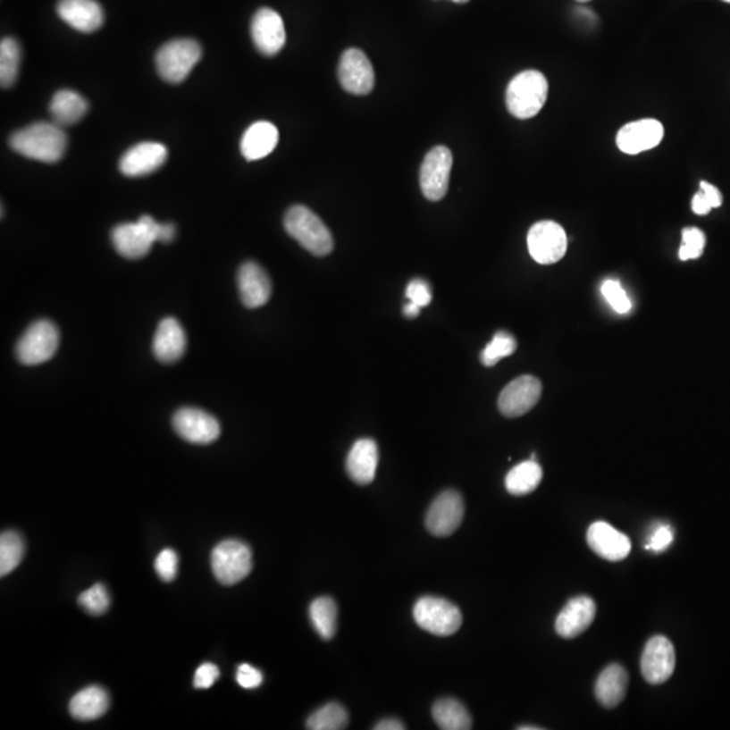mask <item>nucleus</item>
<instances>
[{
    "label": "nucleus",
    "instance_id": "f257e3e1",
    "mask_svg": "<svg viewBox=\"0 0 730 730\" xmlns=\"http://www.w3.org/2000/svg\"><path fill=\"white\" fill-rule=\"evenodd\" d=\"M13 150L28 159L57 163L68 147L64 129L55 122H36L15 131L9 139Z\"/></svg>",
    "mask_w": 730,
    "mask_h": 730
},
{
    "label": "nucleus",
    "instance_id": "f03ea898",
    "mask_svg": "<svg viewBox=\"0 0 730 730\" xmlns=\"http://www.w3.org/2000/svg\"><path fill=\"white\" fill-rule=\"evenodd\" d=\"M176 236L173 223L155 222L149 215H142L137 222L121 223L112 234L115 249L123 257L136 260L145 257L155 242L172 241Z\"/></svg>",
    "mask_w": 730,
    "mask_h": 730
},
{
    "label": "nucleus",
    "instance_id": "7ed1b4c3",
    "mask_svg": "<svg viewBox=\"0 0 730 730\" xmlns=\"http://www.w3.org/2000/svg\"><path fill=\"white\" fill-rule=\"evenodd\" d=\"M284 229L306 250L318 257L333 252L334 239L328 226L305 206H292L284 215Z\"/></svg>",
    "mask_w": 730,
    "mask_h": 730
},
{
    "label": "nucleus",
    "instance_id": "20e7f679",
    "mask_svg": "<svg viewBox=\"0 0 730 730\" xmlns=\"http://www.w3.org/2000/svg\"><path fill=\"white\" fill-rule=\"evenodd\" d=\"M548 81L539 71H524L508 84L506 105L519 120H529L541 112L547 102Z\"/></svg>",
    "mask_w": 730,
    "mask_h": 730
},
{
    "label": "nucleus",
    "instance_id": "39448f33",
    "mask_svg": "<svg viewBox=\"0 0 730 730\" xmlns=\"http://www.w3.org/2000/svg\"><path fill=\"white\" fill-rule=\"evenodd\" d=\"M202 59V46L191 38H178L167 42L155 55V67L167 83L179 84L186 80L192 68Z\"/></svg>",
    "mask_w": 730,
    "mask_h": 730
},
{
    "label": "nucleus",
    "instance_id": "423d86ee",
    "mask_svg": "<svg viewBox=\"0 0 730 730\" xmlns=\"http://www.w3.org/2000/svg\"><path fill=\"white\" fill-rule=\"evenodd\" d=\"M413 616L421 629L440 637L452 636L463 624L460 608L444 598H421L414 606Z\"/></svg>",
    "mask_w": 730,
    "mask_h": 730
},
{
    "label": "nucleus",
    "instance_id": "0eeeda50",
    "mask_svg": "<svg viewBox=\"0 0 730 730\" xmlns=\"http://www.w3.org/2000/svg\"><path fill=\"white\" fill-rule=\"evenodd\" d=\"M252 550L239 540H226L212 553V568L220 583L233 586L244 581L252 571Z\"/></svg>",
    "mask_w": 730,
    "mask_h": 730
},
{
    "label": "nucleus",
    "instance_id": "6e6552de",
    "mask_svg": "<svg viewBox=\"0 0 730 730\" xmlns=\"http://www.w3.org/2000/svg\"><path fill=\"white\" fill-rule=\"evenodd\" d=\"M60 333L57 326L47 320L36 321L29 326L17 344V358L25 365H38L54 357L59 349Z\"/></svg>",
    "mask_w": 730,
    "mask_h": 730
},
{
    "label": "nucleus",
    "instance_id": "1a4fd4ad",
    "mask_svg": "<svg viewBox=\"0 0 730 730\" xmlns=\"http://www.w3.org/2000/svg\"><path fill=\"white\" fill-rule=\"evenodd\" d=\"M452 165V152L442 145L434 147L425 155L421 167L420 183L426 199L437 202L447 195Z\"/></svg>",
    "mask_w": 730,
    "mask_h": 730
},
{
    "label": "nucleus",
    "instance_id": "9d476101",
    "mask_svg": "<svg viewBox=\"0 0 730 730\" xmlns=\"http://www.w3.org/2000/svg\"><path fill=\"white\" fill-rule=\"evenodd\" d=\"M528 248L532 257L540 264H555L566 252V231L553 221L534 223L528 233Z\"/></svg>",
    "mask_w": 730,
    "mask_h": 730
},
{
    "label": "nucleus",
    "instance_id": "9b49d317",
    "mask_svg": "<svg viewBox=\"0 0 730 730\" xmlns=\"http://www.w3.org/2000/svg\"><path fill=\"white\" fill-rule=\"evenodd\" d=\"M337 75L342 88L349 94L367 95L375 86V71L370 59L356 47L342 54Z\"/></svg>",
    "mask_w": 730,
    "mask_h": 730
},
{
    "label": "nucleus",
    "instance_id": "f8f14e48",
    "mask_svg": "<svg viewBox=\"0 0 730 730\" xmlns=\"http://www.w3.org/2000/svg\"><path fill=\"white\" fill-rule=\"evenodd\" d=\"M464 499L457 491L448 490L440 494L426 513L425 524L433 536L448 537L463 523Z\"/></svg>",
    "mask_w": 730,
    "mask_h": 730
},
{
    "label": "nucleus",
    "instance_id": "ddd939ff",
    "mask_svg": "<svg viewBox=\"0 0 730 730\" xmlns=\"http://www.w3.org/2000/svg\"><path fill=\"white\" fill-rule=\"evenodd\" d=\"M172 424L176 433L191 444H212L221 434L217 418L200 408H180L173 415Z\"/></svg>",
    "mask_w": 730,
    "mask_h": 730
},
{
    "label": "nucleus",
    "instance_id": "4468645a",
    "mask_svg": "<svg viewBox=\"0 0 730 730\" xmlns=\"http://www.w3.org/2000/svg\"><path fill=\"white\" fill-rule=\"evenodd\" d=\"M541 392L539 379L532 375L519 376L500 392L498 407L508 418L524 415L539 403Z\"/></svg>",
    "mask_w": 730,
    "mask_h": 730
},
{
    "label": "nucleus",
    "instance_id": "2eb2a0df",
    "mask_svg": "<svg viewBox=\"0 0 730 730\" xmlns=\"http://www.w3.org/2000/svg\"><path fill=\"white\" fill-rule=\"evenodd\" d=\"M640 666L642 676L648 684H661L668 681L676 666L674 645L667 637H652L645 644Z\"/></svg>",
    "mask_w": 730,
    "mask_h": 730
},
{
    "label": "nucleus",
    "instance_id": "dca6fc26",
    "mask_svg": "<svg viewBox=\"0 0 730 730\" xmlns=\"http://www.w3.org/2000/svg\"><path fill=\"white\" fill-rule=\"evenodd\" d=\"M250 33L253 44L264 56H275L286 44L283 20L278 13L265 7L253 15Z\"/></svg>",
    "mask_w": 730,
    "mask_h": 730
},
{
    "label": "nucleus",
    "instance_id": "f3484780",
    "mask_svg": "<svg viewBox=\"0 0 730 730\" xmlns=\"http://www.w3.org/2000/svg\"><path fill=\"white\" fill-rule=\"evenodd\" d=\"M168 159V149L159 142H141L131 147L121 157L120 171L129 178L149 175L162 168Z\"/></svg>",
    "mask_w": 730,
    "mask_h": 730
},
{
    "label": "nucleus",
    "instance_id": "a211bd4d",
    "mask_svg": "<svg viewBox=\"0 0 730 730\" xmlns=\"http://www.w3.org/2000/svg\"><path fill=\"white\" fill-rule=\"evenodd\" d=\"M597 606L587 595L572 598L556 618L555 628L563 639H575L594 622Z\"/></svg>",
    "mask_w": 730,
    "mask_h": 730
},
{
    "label": "nucleus",
    "instance_id": "6ab92c4d",
    "mask_svg": "<svg viewBox=\"0 0 730 730\" xmlns=\"http://www.w3.org/2000/svg\"><path fill=\"white\" fill-rule=\"evenodd\" d=\"M664 128L659 121L642 120L625 125L617 134V145L626 155H639L660 144Z\"/></svg>",
    "mask_w": 730,
    "mask_h": 730
},
{
    "label": "nucleus",
    "instance_id": "aec40b11",
    "mask_svg": "<svg viewBox=\"0 0 730 730\" xmlns=\"http://www.w3.org/2000/svg\"><path fill=\"white\" fill-rule=\"evenodd\" d=\"M587 542L598 556L608 561L624 560L628 558L632 550L629 537L603 521H598L590 526Z\"/></svg>",
    "mask_w": 730,
    "mask_h": 730
},
{
    "label": "nucleus",
    "instance_id": "412c9836",
    "mask_svg": "<svg viewBox=\"0 0 730 730\" xmlns=\"http://www.w3.org/2000/svg\"><path fill=\"white\" fill-rule=\"evenodd\" d=\"M239 297L248 308H257L270 300L273 286L267 275L257 263L248 262L241 265L237 275Z\"/></svg>",
    "mask_w": 730,
    "mask_h": 730
},
{
    "label": "nucleus",
    "instance_id": "4be33fe9",
    "mask_svg": "<svg viewBox=\"0 0 730 730\" xmlns=\"http://www.w3.org/2000/svg\"><path fill=\"white\" fill-rule=\"evenodd\" d=\"M57 14L81 33H92L105 22V12L96 0H60Z\"/></svg>",
    "mask_w": 730,
    "mask_h": 730
},
{
    "label": "nucleus",
    "instance_id": "5701e85b",
    "mask_svg": "<svg viewBox=\"0 0 730 730\" xmlns=\"http://www.w3.org/2000/svg\"><path fill=\"white\" fill-rule=\"evenodd\" d=\"M378 444L371 439H361L350 448L347 457V473L355 483H373L378 468Z\"/></svg>",
    "mask_w": 730,
    "mask_h": 730
},
{
    "label": "nucleus",
    "instance_id": "b1692460",
    "mask_svg": "<svg viewBox=\"0 0 730 730\" xmlns=\"http://www.w3.org/2000/svg\"><path fill=\"white\" fill-rule=\"evenodd\" d=\"M187 339L184 329L175 318H165L153 337V353L157 360L172 364L186 352Z\"/></svg>",
    "mask_w": 730,
    "mask_h": 730
},
{
    "label": "nucleus",
    "instance_id": "393cba45",
    "mask_svg": "<svg viewBox=\"0 0 730 730\" xmlns=\"http://www.w3.org/2000/svg\"><path fill=\"white\" fill-rule=\"evenodd\" d=\"M279 142V130L267 121L253 123L241 138V153L248 162H256L267 157L275 150Z\"/></svg>",
    "mask_w": 730,
    "mask_h": 730
},
{
    "label": "nucleus",
    "instance_id": "a878e982",
    "mask_svg": "<svg viewBox=\"0 0 730 730\" xmlns=\"http://www.w3.org/2000/svg\"><path fill=\"white\" fill-rule=\"evenodd\" d=\"M628 672L621 664L606 667L595 684V697L603 708L613 709L624 701L628 689Z\"/></svg>",
    "mask_w": 730,
    "mask_h": 730
},
{
    "label": "nucleus",
    "instance_id": "bb28decb",
    "mask_svg": "<svg viewBox=\"0 0 730 730\" xmlns=\"http://www.w3.org/2000/svg\"><path fill=\"white\" fill-rule=\"evenodd\" d=\"M49 112L54 122L62 128L73 126L88 112V102L76 91L62 89L50 100Z\"/></svg>",
    "mask_w": 730,
    "mask_h": 730
},
{
    "label": "nucleus",
    "instance_id": "cd10ccee",
    "mask_svg": "<svg viewBox=\"0 0 730 730\" xmlns=\"http://www.w3.org/2000/svg\"><path fill=\"white\" fill-rule=\"evenodd\" d=\"M109 705L110 698L106 690L99 686H89L71 700L70 711L73 718L79 721H91L106 713Z\"/></svg>",
    "mask_w": 730,
    "mask_h": 730
},
{
    "label": "nucleus",
    "instance_id": "c85d7f7f",
    "mask_svg": "<svg viewBox=\"0 0 730 730\" xmlns=\"http://www.w3.org/2000/svg\"><path fill=\"white\" fill-rule=\"evenodd\" d=\"M541 481V466L536 460L531 458V460L519 463L518 466L511 469L510 473L506 475L505 486L511 495L523 497V495L533 492L540 486Z\"/></svg>",
    "mask_w": 730,
    "mask_h": 730
},
{
    "label": "nucleus",
    "instance_id": "c756f323",
    "mask_svg": "<svg viewBox=\"0 0 730 730\" xmlns=\"http://www.w3.org/2000/svg\"><path fill=\"white\" fill-rule=\"evenodd\" d=\"M434 721L440 729L468 730L473 727V718L463 703L453 698L437 701L432 709Z\"/></svg>",
    "mask_w": 730,
    "mask_h": 730
},
{
    "label": "nucleus",
    "instance_id": "7c9ffc66",
    "mask_svg": "<svg viewBox=\"0 0 730 730\" xmlns=\"http://www.w3.org/2000/svg\"><path fill=\"white\" fill-rule=\"evenodd\" d=\"M337 605L331 597L317 598L310 605L311 624L323 640L333 639L337 631Z\"/></svg>",
    "mask_w": 730,
    "mask_h": 730
},
{
    "label": "nucleus",
    "instance_id": "2f4dec72",
    "mask_svg": "<svg viewBox=\"0 0 730 730\" xmlns=\"http://www.w3.org/2000/svg\"><path fill=\"white\" fill-rule=\"evenodd\" d=\"M20 65V44L13 37H6L0 42V84L4 88H9L17 81Z\"/></svg>",
    "mask_w": 730,
    "mask_h": 730
},
{
    "label": "nucleus",
    "instance_id": "473e14b6",
    "mask_svg": "<svg viewBox=\"0 0 730 730\" xmlns=\"http://www.w3.org/2000/svg\"><path fill=\"white\" fill-rule=\"evenodd\" d=\"M348 722L347 710L340 703L331 702L311 714L306 726L311 730H342L348 726Z\"/></svg>",
    "mask_w": 730,
    "mask_h": 730
},
{
    "label": "nucleus",
    "instance_id": "72a5a7b5",
    "mask_svg": "<svg viewBox=\"0 0 730 730\" xmlns=\"http://www.w3.org/2000/svg\"><path fill=\"white\" fill-rule=\"evenodd\" d=\"M25 555V541L17 532H4L0 537V575H9Z\"/></svg>",
    "mask_w": 730,
    "mask_h": 730
},
{
    "label": "nucleus",
    "instance_id": "f704fd0d",
    "mask_svg": "<svg viewBox=\"0 0 730 730\" xmlns=\"http://www.w3.org/2000/svg\"><path fill=\"white\" fill-rule=\"evenodd\" d=\"M516 349V341L508 331H498L481 355L482 363L486 367H494L502 358L513 355Z\"/></svg>",
    "mask_w": 730,
    "mask_h": 730
},
{
    "label": "nucleus",
    "instance_id": "c9c22d12",
    "mask_svg": "<svg viewBox=\"0 0 730 730\" xmlns=\"http://www.w3.org/2000/svg\"><path fill=\"white\" fill-rule=\"evenodd\" d=\"M110 595L106 587L97 583L89 587L86 592H81L79 597V603L84 610L88 611L92 616H102L110 608Z\"/></svg>",
    "mask_w": 730,
    "mask_h": 730
},
{
    "label": "nucleus",
    "instance_id": "e433bc0d",
    "mask_svg": "<svg viewBox=\"0 0 730 730\" xmlns=\"http://www.w3.org/2000/svg\"><path fill=\"white\" fill-rule=\"evenodd\" d=\"M682 239H684V245L679 249V258L682 262L695 260L702 256L706 244L705 233L702 231L697 228H686L682 233Z\"/></svg>",
    "mask_w": 730,
    "mask_h": 730
},
{
    "label": "nucleus",
    "instance_id": "4c0bfd02",
    "mask_svg": "<svg viewBox=\"0 0 730 730\" xmlns=\"http://www.w3.org/2000/svg\"><path fill=\"white\" fill-rule=\"evenodd\" d=\"M603 297L608 300V305L619 313V315H626L632 308V302L629 299L628 294L622 289L619 281H606L602 284Z\"/></svg>",
    "mask_w": 730,
    "mask_h": 730
},
{
    "label": "nucleus",
    "instance_id": "58836bf2",
    "mask_svg": "<svg viewBox=\"0 0 730 730\" xmlns=\"http://www.w3.org/2000/svg\"><path fill=\"white\" fill-rule=\"evenodd\" d=\"M179 558L173 550H164L155 558V568L164 582H172L178 574Z\"/></svg>",
    "mask_w": 730,
    "mask_h": 730
},
{
    "label": "nucleus",
    "instance_id": "ea45409f",
    "mask_svg": "<svg viewBox=\"0 0 730 730\" xmlns=\"http://www.w3.org/2000/svg\"><path fill=\"white\" fill-rule=\"evenodd\" d=\"M672 541H674V532L671 526L667 524H659L648 539L647 550L661 553L671 547Z\"/></svg>",
    "mask_w": 730,
    "mask_h": 730
},
{
    "label": "nucleus",
    "instance_id": "a19ab883",
    "mask_svg": "<svg viewBox=\"0 0 730 730\" xmlns=\"http://www.w3.org/2000/svg\"><path fill=\"white\" fill-rule=\"evenodd\" d=\"M406 298L408 302L425 307L432 302L431 286L424 279H414L406 289Z\"/></svg>",
    "mask_w": 730,
    "mask_h": 730
},
{
    "label": "nucleus",
    "instance_id": "79ce46f5",
    "mask_svg": "<svg viewBox=\"0 0 730 730\" xmlns=\"http://www.w3.org/2000/svg\"><path fill=\"white\" fill-rule=\"evenodd\" d=\"M220 677V668L215 664L205 663L197 669L194 677L195 689H210Z\"/></svg>",
    "mask_w": 730,
    "mask_h": 730
},
{
    "label": "nucleus",
    "instance_id": "37998d69",
    "mask_svg": "<svg viewBox=\"0 0 730 730\" xmlns=\"http://www.w3.org/2000/svg\"><path fill=\"white\" fill-rule=\"evenodd\" d=\"M237 684L247 690L257 689L263 684V674L249 664H241L237 669Z\"/></svg>",
    "mask_w": 730,
    "mask_h": 730
},
{
    "label": "nucleus",
    "instance_id": "c03bdc74",
    "mask_svg": "<svg viewBox=\"0 0 730 730\" xmlns=\"http://www.w3.org/2000/svg\"><path fill=\"white\" fill-rule=\"evenodd\" d=\"M700 186L701 191H702L703 194H705V197H708L709 202H710L711 207L717 208L722 205V195L716 186L708 183V181H701Z\"/></svg>",
    "mask_w": 730,
    "mask_h": 730
},
{
    "label": "nucleus",
    "instance_id": "a18cd8bd",
    "mask_svg": "<svg viewBox=\"0 0 730 730\" xmlns=\"http://www.w3.org/2000/svg\"><path fill=\"white\" fill-rule=\"evenodd\" d=\"M711 208L713 207H711L708 197H706L705 194L700 189V191L694 195V197H692V212L697 215H706L710 213Z\"/></svg>",
    "mask_w": 730,
    "mask_h": 730
},
{
    "label": "nucleus",
    "instance_id": "49530a36",
    "mask_svg": "<svg viewBox=\"0 0 730 730\" xmlns=\"http://www.w3.org/2000/svg\"><path fill=\"white\" fill-rule=\"evenodd\" d=\"M373 729L376 730H403L406 729L405 725L399 721V719L395 718H386L383 721L378 722V724L373 726Z\"/></svg>",
    "mask_w": 730,
    "mask_h": 730
},
{
    "label": "nucleus",
    "instance_id": "de8ad7c7",
    "mask_svg": "<svg viewBox=\"0 0 730 730\" xmlns=\"http://www.w3.org/2000/svg\"><path fill=\"white\" fill-rule=\"evenodd\" d=\"M420 306L415 305L413 302H407L405 306H403V313H405L406 317L407 318H415L420 315L421 313Z\"/></svg>",
    "mask_w": 730,
    "mask_h": 730
},
{
    "label": "nucleus",
    "instance_id": "09e8293b",
    "mask_svg": "<svg viewBox=\"0 0 730 730\" xmlns=\"http://www.w3.org/2000/svg\"><path fill=\"white\" fill-rule=\"evenodd\" d=\"M519 730H541L540 726H518Z\"/></svg>",
    "mask_w": 730,
    "mask_h": 730
},
{
    "label": "nucleus",
    "instance_id": "8fccbe9b",
    "mask_svg": "<svg viewBox=\"0 0 730 730\" xmlns=\"http://www.w3.org/2000/svg\"><path fill=\"white\" fill-rule=\"evenodd\" d=\"M453 2H456V4H466L469 0H453Z\"/></svg>",
    "mask_w": 730,
    "mask_h": 730
},
{
    "label": "nucleus",
    "instance_id": "3c124183",
    "mask_svg": "<svg viewBox=\"0 0 730 730\" xmlns=\"http://www.w3.org/2000/svg\"><path fill=\"white\" fill-rule=\"evenodd\" d=\"M578 2H583L584 4V2H590V0H578Z\"/></svg>",
    "mask_w": 730,
    "mask_h": 730
},
{
    "label": "nucleus",
    "instance_id": "603ef678",
    "mask_svg": "<svg viewBox=\"0 0 730 730\" xmlns=\"http://www.w3.org/2000/svg\"><path fill=\"white\" fill-rule=\"evenodd\" d=\"M724 2H727V4H730V0H724Z\"/></svg>",
    "mask_w": 730,
    "mask_h": 730
}]
</instances>
